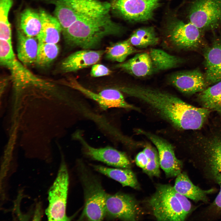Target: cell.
Wrapping results in <instances>:
<instances>
[{"mask_svg": "<svg viewBox=\"0 0 221 221\" xmlns=\"http://www.w3.org/2000/svg\"><path fill=\"white\" fill-rule=\"evenodd\" d=\"M119 89L143 101L172 125L182 130L200 129L210 112L208 109L195 107L172 94L157 89L133 85L121 86Z\"/></svg>", "mask_w": 221, "mask_h": 221, "instance_id": "obj_1", "label": "cell"}, {"mask_svg": "<svg viewBox=\"0 0 221 221\" xmlns=\"http://www.w3.org/2000/svg\"><path fill=\"white\" fill-rule=\"evenodd\" d=\"M63 30L71 35H82L113 26L110 3L100 0H60Z\"/></svg>", "mask_w": 221, "mask_h": 221, "instance_id": "obj_2", "label": "cell"}, {"mask_svg": "<svg viewBox=\"0 0 221 221\" xmlns=\"http://www.w3.org/2000/svg\"><path fill=\"white\" fill-rule=\"evenodd\" d=\"M204 142L194 151L192 162L206 178L219 187L215 200L204 210L207 217L216 220L221 217V135H213Z\"/></svg>", "mask_w": 221, "mask_h": 221, "instance_id": "obj_3", "label": "cell"}, {"mask_svg": "<svg viewBox=\"0 0 221 221\" xmlns=\"http://www.w3.org/2000/svg\"><path fill=\"white\" fill-rule=\"evenodd\" d=\"M78 171L84 195L85 204L80 219L102 220L106 216L105 203L107 194L97 177L81 162Z\"/></svg>", "mask_w": 221, "mask_h": 221, "instance_id": "obj_4", "label": "cell"}, {"mask_svg": "<svg viewBox=\"0 0 221 221\" xmlns=\"http://www.w3.org/2000/svg\"><path fill=\"white\" fill-rule=\"evenodd\" d=\"M152 213L158 220L184 221L186 218L180 203L168 184H159L149 200Z\"/></svg>", "mask_w": 221, "mask_h": 221, "instance_id": "obj_5", "label": "cell"}, {"mask_svg": "<svg viewBox=\"0 0 221 221\" xmlns=\"http://www.w3.org/2000/svg\"><path fill=\"white\" fill-rule=\"evenodd\" d=\"M69 182L67 167L65 163L63 162L48 192L49 204L45 210L48 220H70L66 214Z\"/></svg>", "mask_w": 221, "mask_h": 221, "instance_id": "obj_6", "label": "cell"}, {"mask_svg": "<svg viewBox=\"0 0 221 221\" xmlns=\"http://www.w3.org/2000/svg\"><path fill=\"white\" fill-rule=\"evenodd\" d=\"M188 17L202 31L218 28L221 26V0H193Z\"/></svg>", "mask_w": 221, "mask_h": 221, "instance_id": "obj_7", "label": "cell"}, {"mask_svg": "<svg viewBox=\"0 0 221 221\" xmlns=\"http://www.w3.org/2000/svg\"><path fill=\"white\" fill-rule=\"evenodd\" d=\"M202 31L192 23L178 19L171 21L166 28L167 39L174 47L192 50L199 48L203 41Z\"/></svg>", "mask_w": 221, "mask_h": 221, "instance_id": "obj_8", "label": "cell"}, {"mask_svg": "<svg viewBox=\"0 0 221 221\" xmlns=\"http://www.w3.org/2000/svg\"><path fill=\"white\" fill-rule=\"evenodd\" d=\"M161 0H111L110 9L117 16L133 21L151 19Z\"/></svg>", "mask_w": 221, "mask_h": 221, "instance_id": "obj_9", "label": "cell"}, {"mask_svg": "<svg viewBox=\"0 0 221 221\" xmlns=\"http://www.w3.org/2000/svg\"><path fill=\"white\" fill-rule=\"evenodd\" d=\"M105 211L108 218L124 221L136 220L140 214L138 203L134 198L121 192L107 194Z\"/></svg>", "mask_w": 221, "mask_h": 221, "instance_id": "obj_10", "label": "cell"}, {"mask_svg": "<svg viewBox=\"0 0 221 221\" xmlns=\"http://www.w3.org/2000/svg\"><path fill=\"white\" fill-rule=\"evenodd\" d=\"M75 137L82 145L84 153L93 160L116 168L130 169L131 164L125 153L111 146L95 148L90 145L79 132Z\"/></svg>", "mask_w": 221, "mask_h": 221, "instance_id": "obj_11", "label": "cell"}, {"mask_svg": "<svg viewBox=\"0 0 221 221\" xmlns=\"http://www.w3.org/2000/svg\"><path fill=\"white\" fill-rule=\"evenodd\" d=\"M138 131V133L145 135L156 147L160 167L167 177H176L181 173L182 162L177 158L173 148L169 143L152 133L141 130Z\"/></svg>", "mask_w": 221, "mask_h": 221, "instance_id": "obj_12", "label": "cell"}, {"mask_svg": "<svg viewBox=\"0 0 221 221\" xmlns=\"http://www.w3.org/2000/svg\"><path fill=\"white\" fill-rule=\"evenodd\" d=\"M170 81L179 91L188 94L201 92L207 83L205 75L199 69L177 72L171 76Z\"/></svg>", "mask_w": 221, "mask_h": 221, "instance_id": "obj_13", "label": "cell"}, {"mask_svg": "<svg viewBox=\"0 0 221 221\" xmlns=\"http://www.w3.org/2000/svg\"><path fill=\"white\" fill-rule=\"evenodd\" d=\"M82 93L95 101L101 109L104 110L112 108L138 109L128 103L125 100L122 92L117 88L105 89L97 93L84 87Z\"/></svg>", "mask_w": 221, "mask_h": 221, "instance_id": "obj_14", "label": "cell"}, {"mask_svg": "<svg viewBox=\"0 0 221 221\" xmlns=\"http://www.w3.org/2000/svg\"><path fill=\"white\" fill-rule=\"evenodd\" d=\"M105 51L84 49L74 52L64 59L60 64L64 72L76 71L97 63Z\"/></svg>", "mask_w": 221, "mask_h": 221, "instance_id": "obj_15", "label": "cell"}, {"mask_svg": "<svg viewBox=\"0 0 221 221\" xmlns=\"http://www.w3.org/2000/svg\"><path fill=\"white\" fill-rule=\"evenodd\" d=\"M204 56L207 83L221 80V37L216 38L211 45L205 49Z\"/></svg>", "mask_w": 221, "mask_h": 221, "instance_id": "obj_16", "label": "cell"}, {"mask_svg": "<svg viewBox=\"0 0 221 221\" xmlns=\"http://www.w3.org/2000/svg\"><path fill=\"white\" fill-rule=\"evenodd\" d=\"M114 67L138 77L148 76L156 72L149 52L137 53L126 61L118 64Z\"/></svg>", "mask_w": 221, "mask_h": 221, "instance_id": "obj_17", "label": "cell"}, {"mask_svg": "<svg viewBox=\"0 0 221 221\" xmlns=\"http://www.w3.org/2000/svg\"><path fill=\"white\" fill-rule=\"evenodd\" d=\"M175 184L173 187L178 193L195 202H208V196L216 192V189L212 188L203 190L194 185L185 173H180L176 176Z\"/></svg>", "mask_w": 221, "mask_h": 221, "instance_id": "obj_18", "label": "cell"}, {"mask_svg": "<svg viewBox=\"0 0 221 221\" xmlns=\"http://www.w3.org/2000/svg\"><path fill=\"white\" fill-rule=\"evenodd\" d=\"M39 13L41 27L36 37L38 42L57 44L60 40L62 32L60 22L55 16L44 10H40Z\"/></svg>", "mask_w": 221, "mask_h": 221, "instance_id": "obj_19", "label": "cell"}, {"mask_svg": "<svg viewBox=\"0 0 221 221\" xmlns=\"http://www.w3.org/2000/svg\"><path fill=\"white\" fill-rule=\"evenodd\" d=\"M17 52L19 60L26 66L36 63L38 46L37 38L26 36L20 29H17Z\"/></svg>", "mask_w": 221, "mask_h": 221, "instance_id": "obj_20", "label": "cell"}, {"mask_svg": "<svg viewBox=\"0 0 221 221\" xmlns=\"http://www.w3.org/2000/svg\"><path fill=\"white\" fill-rule=\"evenodd\" d=\"M92 166L97 172L119 182L123 186L135 189L139 188L135 175L130 169L110 168L99 165Z\"/></svg>", "mask_w": 221, "mask_h": 221, "instance_id": "obj_21", "label": "cell"}, {"mask_svg": "<svg viewBox=\"0 0 221 221\" xmlns=\"http://www.w3.org/2000/svg\"><path fill=\"white\" fill-rule=\"evenodd\" d=\"M200 92L198 99L203 107L221 115V80Z\"/></svg>", "mask_w": 221, "mask_h": 221, "instance_id": "obj_22", "label": "cell"}, {"mask_svg": "<svg viewBox=\"0 0 221 221\" xmlns=\"http://www.w3.org/2000/svg\"><path fill=\"white\" fill-rule=\"evenodd\" d=\"M20 29L26 36L37 37L41 27V21L39 14L29 9L24 10L21 15Z\"/></svg>", "mask_w": 221, "mask_h": 221, "instance_id": "obj_23", "label": "cell"}, {"mask_svg": "<svg viewBox=\"0 0 221 221\" xmlns=\"http://www.w3.org/2000/svg\"><path fill=\"white\" fill-rule=\"evenodd\" d=\"M149 52L157 72L175 68L183 62L182 59L180 57L160 49L152 48Z\"/></svg>", "mask_w": 221, "mask_h": 221, "instance_id": "obj_24", "label": "cell"}, {"mask_svg": "<svg viewBox=\"0 0 221 221\" xmlns=\"http://www.w3.org/2000/svg\"><path fill=\"white\" fill-rule=\"evenodd\" d=\"M137 51L129 38L110 45L106 48L105 52L107 59L120 63L124 62L128 56Z\"/></svg>", "mask_w": 221, "mask_h": 221, "instance_id": "obj_25", "label": "cell"}, {"mask_svg": "<svg viewBox=\"0 0 221 221\" xmlns=\"http://www.w3.org/2000/svg\"><path fill=\"white\" fill-rule=\"evenodd\" d=\"M134 46L144 48L157 44L159 38L152 27H143L136 30L129 38Z\"/></svg>", "mask_w": 221, "mask_h": 221, "instance_id": "obj_26", "label": "cell"}, {"mask_svg": "<svg viewBox=\"0 0 221 221\" xmlns=\"http://www.w3.org/2000/svg\"><path fill=\"white\" fill-rule=\"evenodd\" d=\"M59 48L56 44L38 42L36 63L39 66H47L57 56Z\"/></svg>", "mask_w": 221, "mask_h": 221, "instance_id": "obj_27", "label": "cell"}, {"mask_svg": "<svg viewBox=\"0 0 221 221\" xmlns=\"http://www.w3.org/2000/svg\"><path fill=\"white\" fill-rule=\"evenodd\" d=\"M143 151L148 159V163L143 169L150 176L159 177L160 175V163L158 152L150 145H147Z\"/></svg>", "mask_w": 221, "mask_h": 221, "instance_id": "obj_28", "label": "cell"}, {"mask_svg": "<svg viewBox=\"0 0 221 221\" xmlns=\"http://www.w3.org/2000/svg\"><path fill=\"white\" fill-rule=\"evenodd\" d=\"M173 193L177 199L181 206L182 209L186 217L190 213L193 209V207L188 198L176 191L172 186Z\"/></svg>", "mask_w": 221, "mask_h": 221, "instance_id": "obj_29", "label": "cell"}, {"mask_svg": "<svg viewBox=\"0 0 221 221\" xmlns=\"http://www.w3.org/2000/svg\"><path fill=\"white\" fill-rule=\"evenodd\" d=\"M111 71L106 66L100 64H95L92 65L90 74L91 76L98 77L110 75Z\"/></svg>", "mask_w": 221, "mask_h": 221, "instance_id": "obj_30", "label": "cell"}, {"mask_svg": "<svg viewBox=\"0 0 221 221\" xmlns=\"http://www.w3.org/2000/svg\"><path fill=\"white\" fill-rule=\"evenodd\" d=\"M136 165L142 169L145 168L148 162V158L143 151L140 152L137 155L135 159Z\"/></svg>", "mask_w": 221, "mask_h": 221, "instance_id": "obj_31", "label": "cell"}, {"mask_svg": "<svg viewBox=\"0 0 221 221\" xmlns=\"http://www.w3.org/2000/svg\"><path fill=\"white\" fill-rule=\"evenodd\" d=\"M13 3V0H0V5L2 7L10 9Z\"/></svg>", "mask_w": 221, "mask_h": 221, "instance_id": "obj_32", "label": "cell"}]
</instances>
